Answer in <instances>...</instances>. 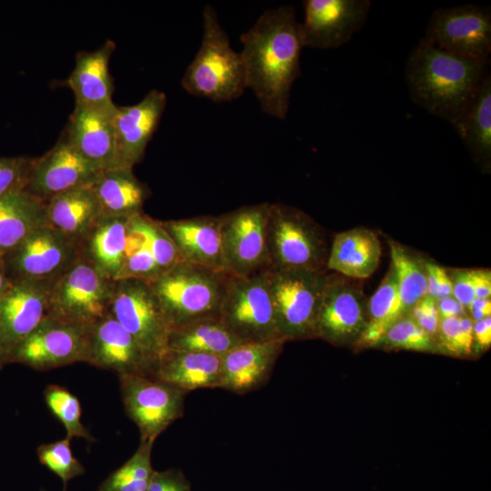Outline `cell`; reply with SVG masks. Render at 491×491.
I'll return each instance as SVG.
<instances>
[{
	"mask_svg": "<svg viewBox=\"0 0 491 491\" xmlns=\"http://www.w3.org/2000/svg\"><path fill=\"white\" fill-rule=\"evenodd\" d=\"M240 41L246 89L266 115L286 119L292 86L301 75L304 47L295 8L286 5L266 10Z\"/></svg>",
	"mask_w": 491,
	"mask_h": 491,
	"instance_id": "6da1fadb",
	"label": "cell"
},
{
	"mask_svg": "<svg viewBox=\"0 0 491 491\" xmlns=\"http://www.w3.org/2000/svg\"><path fill=\"white\" fill-rule=\"evenodd\" d=\"M489 60L452 55L425 38L409 53L406 80L412 100L456 128L488 75Z\"/></svg>",
	"mask_w": 491,
	"mask_h": 491,
	"instance_id": "7a4b0ae2",
	"label": "cell"
},
{
	"mask_svg": "<svg viewBox=\"0 0 491 491\" xmlns=\"http://www.w3.org/2000/svg\"><path fill=\"white\" fill-rule=\"evenodd\" d=\"M202 18L201 44L185 71L181 85L190 95L215 103L235 100L246 89L240 52L231 46L211 5H205Z\"/></svg>",
	"mask_w": 491,
	"mask_h": 491,
	"instance_id": "3957f363",
	"label": "cell"
},
{
	"mask_svg": "<svg viewBox=\"0 0 491 491\" xmlns=\"http://www.w3.org/2000/svg\"><path fill=\"white\" fill-rule=\"evenodd\" d=\"M227 276L182 260L149 285L172 330L195 320L219 316Z\"/></svg>",
	"mask_w": 491,
	"mask_h": 491,
	"instance_id": "277c9868",
	"label": "cell"
},
{
	"mask_svg": "<svg viewBox=\"0 0 491 491\" xmlns=\"http://www.w3.org/2000/svg\"><path fill=\"white\" fill-rule=\"evenodd\" d=\"M267 239L272 270L327 272L330 245L326 233L299 208L270 203Z\"/></svg>",
	"mask_w": 491,
	"mask_h": 491,
	"instance_id": "5b68a950",
	"label": "cell"
},
{
	"mask_svg": "<svg viewBox=\"0 0 491 491\" xmlns=\"http://www.w3.org/2000/svg\"><path fill=\"white\" fill-rule=\"evenodd\" d=\"M327 272L268 270L278 335L284 342L316 338V325Z\"/></svg>",
	"mask_w": 491,
	"mask_h": 491,
	"instance_id": "8992f818",
	"label": "cell"
},
{
	"mask_svg": "<svg viewBox=\"0 0 491 491\" xmlns=\"http://www.w3.org/2000/svg\"><path fill=\"white\" fill-rule=\"evenodd\" d=\"M115 280L82 256L48 290V316L88 326L109 313Z\"/></svg>",
	"mask_w": 491,
	"mask_h": 491,
	"instance_id": "52a82bcc",
	"label": "cell"
},
{
	"mask_svg": "<svg viewBox=\"0 0 491 491\" xmlns=\"http://www.w3.org/2000/svg\"><path fill=\"white\" fill-rule=\"evenodd\" d=\"M266 272L227 276L219 317L244 344L281 340Z\"/></svg>",
	"mask_w": 491,
	"mask_h": 491,
	"instance_id": "ba28073f",
	"label": "cell"
},
{
	"mask_svg": "<svg viewBox=\"0 0 491 491\" xmlns=\"http://www.w3.org/2000/svg\"><path fill=\"white\" fill-rule=\"evenodd\" d=\"M109 313L155 366L168 350L171 327L149 283L136 278L115 280Z\"/></svg>",
	"mask_w": 491,
	"mask_h": 491,
	"instance_id": "9c48e42d",
	"label": "cell"
},
{
	"mask_svg": "<svg viewBox=\"0 0 491 491\" xmlns=\"http://www.w3.org/2000/svg\"><path fill=\"white\" fill-rule=\"evenodd\" d=\"M270 203L244 205L219 215L225 272L250 276L271 269L267 224Z\"/></svg>",
	"mask_w": 491,
	"mask_h": 491,
	"instance_id": "30bf717a",
	"label": "cell"
},
{
	"mask_svg": "<svg viewBox=\"0 0 491 491\" xmlns=\"http://www.w3.org/2000/svg\"><path fill=\"white\" fill-rule=\"evenodd\" d=\"M80 257V244L46 224L31 233L2 262L13 285L53 283Z\"/></svg>",
	"mask_w": 491,
	"mask_h": 491,
	"instance_id": "8fae6325",
	"label": "cell"
},
{
	"mask_svg": "<svg viewBox=\"0 0 491 491\" xmlns=\"http://www.w3.org/2000/svg\"><path fill=\"white\" fill-rule=\"evenodd\" d=\"M126 416L136 425L140 440H154L184 415L187 393L153 376L120 375Z\"/></svg>",
	"mask_w": 491,
	"mask_h": 491,
	"instance_id": "7c38bea8",
	"label": "cell"
},
{
	"mask_svg": "<svg viewBox=\"0 0 491 491\" xmlns=\"http://www.w3.org/2000/svg\"><path fill=\"white\" fill-rule=\"evenodd\" d=\"M360 281L326 273L316 338L336 346L358 342L368 320V299Z\"/></svg>",
	"mask_w": 491,
	"mask_h": 491,
	"instance_id": "4fadbf2b",
	"label": "cell"
},
{
	"mask_svg": "<svg viewBox=\"0 0 491 491\" xmlns=\"http://www.w3.org/2000/svg\"><path fill=\"white\" fill-rule=\"evenodd\" d=\"M423 38L463 58L489 60L490 7L466 4L438 8L432 13Z\"/></svg>",
	"mask_w": 491,
	"mask_h": 491,
	"instance_id": "5bb4252c",
	"label": "cell"
},
{
	"mask_svg": "<svg viewBox=\"0 0 491 491\" xmlns=\"http://www.w3.org/2000/svg\"><path fill=\"white\" fill-rule=\"evenodd\" d=\"M88 326L47 316L15 347L8 364L17 363L36 371H48L86 363Z\"/></svg>",
	"mask_w": 491,
	"mask_h": 491,
	"instance_id": "9a60e30c",
	"label": "cell"
},
{
	"mask_svg": "<svg viewBox=\"0 0 491 491\" xmlns=\"http://www.w3.org/2000/svg\"><path fill=\"white\" fill-rule=\"evenodd\" d=\"M299 23L304 47L331 49L347 43L365 24L369 0H306Z\"/></svg>",
	"mask_w": 491,
	"mask_h": 491,
	"instance_id": "2e32d148",
	"label": "cell"
},
{
	"mask_svg": "<svg viewBox=\"0 0 491 491\" xmlns=\"http://www.w3.org/2000/svg\"><path fill=\"white\" fill-rule=\"evenodd\" d=\"M182 258L160 221L144 213L130 218L120 278L150 283Z\"/></svg>",
	"mask_w": 491,
	"mask_h": 491,
	"instance_id": "e0dca14e",
	"label": "cell"
},
{
	"mask_svg": "<svg viewBox=\"0 0 491 491\" xmlns=\"http://www.w3.org/2000/svg\"><path fill=\"white\" fill-rule=\"evenodd\" d=\"M98 171L63 133L49 151L35 157L25 190L47 202L59 194L89 185Z\"/></svg>",
	"mask_w": 491,
	"mask_h": 491,
	"instance_id": "ac0fdd59",
	"label": "cell"
},
{
	"mask_svg": "<svg viewBox=\"0 0 491 491\" xmlns=\"http://www.w3.org/2000/svg\"><path fill=\"white\" fill-rule=\"evenodd\" d=\"M86 363L118 376H151L154 367L135 338L110 313L87 327Z\"/></svg>",
	"mask_w": 491,
	"mask_h": 491,
	"instance_id": "d6986e66",
	"label": "cell"
},
{
	"mask_svg": "<svg viewBox=\"0 0 491 491\" xmlns=\"http://www.w3.org/2000/svg\"><path fill=\"white\" fill-rule=\"evenodd\" d=\"M52 283L14 284L0 300V350L4 365L15 347L48 316Z\"/></svg>",
	"mask_w": 491,
	"mask_h": 491,
	"instance_id": "ffe728a7",
	"label": "cell"
},
{
	"mask_svg": "<svg viewBox=\"0 0 491 491\" xmlns=\"http://www.w3.org/2000/svg\"><path fill=\"white\" fill-rule=\"evenodd\" d=\"M116 105L92 107L75 104L64 135L99 170L120 166L114 115Z\"/></svg>",
	"mask_w": 491,
	"mask_h": 491,
	"instance_id": "44dd1931",
	"label": "cell"
},
{
	"mask_svg": "<svg viewBox=\"0 0 491 491\" xmlns=\"http://www.w3.org/2000/svg\"><path fill=\"white\" fill-rule=\"evenodd\" d=\"M166 101L164 92L154 89L135 105L116 106L114 125L120 166L134 167L143 160Z\"/></svg>",
	"mask_w": 491,
	"mask_h": 491,
	"instance_id": "7402d4cb",
	"label": "cell"
},
{
	"mask_svg": "<svg viewBox=\"0 0 491 491\" xmlns=\"http://www.w3.org/2000/svg\"><path fill=\"white\" fill-rule=\"evenodd\" d=\"M283 340L237 346L220 356V388L238 395L259 389L269 380L284 347Z\"/></svg>",
	"mask_w": 491,
	"mask_h": 491,
	"instance_id": "603a6c76",
	"label": "cell"
},
{
	"mask_svg": "<svg viewBox=\"0 0 491 491\" xmlns=\"http://www.w3.org/2000/svg\"><path fill=\"white\" fill-rule=\"evenodd\" d=\"M160 224L183 261L225 272L219 216L199 215Z\"/></svg>",
	"mask_w": 491,
	"mask_h": 491,
	"instance_id": "cb8c5ba5",
	"label": "cell"
},
{
	"mask_svg": "<svg viewBox=\"0 0 491 491\" xmlns=\"http://www.w3.org/2000/svg\"><path fill=\"white\" fill-rule=\"evenodd\" d=\"M115 44L106 40L93 51H80L75 65L66 80L75 104L92 107H110L113 102L114 83L109 73V61Z\"/></svg>",
	"mask_w": 491,
	"mask_h": 491,
	"instance_id": "d4e9b609",
	"label": "cell"
},
{
	"mask_svg": "<svg viewBox=\"0 0 491 491\" xmlns=\"http://www.w3.org/2000/svg\"><path fill=\"white\" fill-rule=\"evenodd\" d=\"M89 185L104 217L130 218L140 215L150 195L148 186L128 166L100 170Z\"/></svg>",
	"mask_w": 491,
	"mask_h": 491,
	"instance_id": "484cf974",
	"label": "cell"
},
{
	"mask_svg": "<svg viewBox=\"0 0 491 491\" xmlns=\"http://www.w3.org/2000/svg\"><path fill=\"white\" fill-rule=\"evenodd\" d=\"M381 243L375 232L355 227L337 233L330 245L327 272L363 280L377 269L381 258Z\"/></svg>",
	"mask_w": 491,
	"mask_h": 491,
	"instance_id": "4316f807",
	"label": "cell"
},
{
	"mask_svg": "<svg viewBox=\"0 0 491 491\" xmlns=\"http://www.w3.org/2000/svg\"><path fill=\"white\" fill-rule=\"evenodd\" d=\"M220 368V356L167 350L155 365L151 376L189 393L200 388L219 387Z\"/></svg>",
	"mask_w": 491,
	"mask_h": 491,
	"instance_id": "83f0119b",
	"label": "cell"
},
{
	"mask_svg": "<svg viewBox=\"0 0 491 491\" xmlns=\"http://www.w3.org/2000/svg\"><path fill=\"white\" fill-rule=\"evenodd\" d=\"M45 204L47 225L79 244L102 217L89 185L59 194Z\"/></svg>",
	"mask_w": 491,
	"mask_h": 491,
	"instance_id": "f1b7e54d",
	"label": "cell"
},
{
	"mask_svg": "<svg viewBox=\"0 0 491 491\" xmlns=\"http://www.w3.org/2000/svg\"><path fill=\"white\" fill-rule=\"evenodd\" d=\"M130 218L102 216L80 243L81 256L112 280L123 269Z\"/></svg>",
	"mask_w": 491,
	"mask_h": 491,
	"instance_id": "f546056e",
	"label": "cell"
},
{
	"mask_svg": "<svg viewBox=\"0 0 491 491\" xmlns=\"http://www.w3.org/2000/svg\"><path fill=\"white\" fill-rule=\"evenodd\" d=\"M46 204L25 190L0 199V260L46 225Z\"/></svg>",
	"mask_w": 491,
	"mask_h": 491,
	"instance_id": "4dcf8cb0",
	"label": "cell"
},
{
	"mask_svg": "<svg viewBox=\"0 0 491 491\" xmlns=\"http://www.w3.org/2000/svg\"><path fill=\"white\" fill-rule=\"evenodd\" d=\"M242 343L219 316L201 318L175 327L168 337V350L222 356Z\"/></svg>",
	"mask_w": 491,
	"mask_h": 491,
	"instance_id": "1f68e13d",
	"label": "cell"
},
{
	"mask_svg": "<svg viewBox=\"0 0 491 491\" xmlns=\"http://www.w3.org/2000/svg\"><path fill=\"white\" fill-rule=\"evenodd\" d=\"M475 162L488 171L491 164V77L484 79L466 114L455 128Z\"/></svg>",
	"mask_w": 491,
	"mask_h": 491,
	"instance_id": "d6a6232c",
	"label": "cell"
},
{
	"mask_svg": "<svg viewBox=\"0 0 491 491\" xmlns=\"http://www.w3.org/2000/svg\"><path fill=\"white\" fill-rule=\"evenodd\" d=\"M406 316L403 306L396 274L390 266L381 284L368 299V320L360 339L359 346H376L386 331Z\"/></svg>",
	"mask_w": 491,
	"mask_h": 491,
	"instance_id": "836d02e7",
	"label": "cell"
},
{
	"mask_svg": "<svg viewBox=\"0 0 491 491\" xmlns=\"http://www.w3.org/2000/svg\"><path fill=\"white\" fill-rule=\"evenodd\" d=\"M388 245L400 298L408 315L410 310L426 296L425 260L394 240H388Z\"/></svg>",
	"mask_w": 491,
	"mask_h": 491,
	"instance_id": "e575fe53",
	"label": "cell"
},
{
	"mask_svg": "<svg viewBox=\"0 0 491 491\" xmlns=\"http://www.w3.org/2000/svg\"><path fill=\"white\" fill-rule=\"evenodd\" d=\"M154 440H140L133 456L112 472L97 491H148L155 469L152 466Z\"/></svg>",
	"mask_w": 491,
	"mask_h": 491,
	"instance_id": "d590c367",
	"label": "cell"
},
{
	"mask_svg": "<svg viewBox=\"0 0 491 491\" xmlns=\"http://www.w3.org/2000/svg\"><path fill=\"white\" fill-rule=\"evenodd\" d=\"M44 399L49 411L64 426L65 437L95 441L82 423V409L78 398L68 389L54 384L48 385L44 390Z\"/></svg>",
	"mask_w": 491,
	"mask_h": 491,
	"instance_id": "8d00e7d4",
	"label": "cell"
},
{
	"mask_svg": "<svg viewBox=\"0 0 491 491\" xmlns=\"http://www.w3.org/2000/svg\"><path fill=\"white\" fill-rule=\"evenodd\" d=\"M71 439L65 437L37 447V456L40 464L56 475L64 484L66 491L67 484L75 477L85 472L83 464L73 455Z\"/></svg>",
	"mask_w": 491,
	"mask_h": 491,
	"instance_id": "74e56055",
	"label": "cell"
},
{
	"mask_svg": "<svg viewBox=\"0 0 491 491\" xmlns=\"http://www.w3.org/2000/svg\"><path fill=\"white\" fill-rule=\"evenodd\" d=\"M379 345L393 349L418 352H434L437 348L436 339L421 328L409 315L396 322L381 338L377 346Z\"/></svg>",
	"mask_w": 491,
	"mask_h": 491,
	"instance_id": "f35d334b",
	"label": "cell"
},
{
	"mask_svg": "<svg viewBox=\"0 0 491 491\" xmlns=\"http://www.w3.org/2000/svg\"><path fill=\"white\" fill-rule=\"evenodd\" d=\"M438 344L446 352L455 356L471 354L474 345L473 321L466 315L440 319Z\"/></svg>",
	"mask_w": 491,
	"mask_h": 491,
	"instance_id": "ab89813d",
	"label": "cell"
},
{
	"mask_svg": "<svg viewBox=\"0 0 491 491\" xmlns=\"http://www.w3.org/2000/svg\"><path fill=\"white\" fill-rule=\"evenodd\" d=\"M35 157H0V199L25 190Z\"/></svg>",
	"mask_w": 491,
	"mask_h": 491,
	"instance_id": "60d3db41",
	"label": "cell"
},
{
	"mask_svg": "<svg viewBox=\"0 0 491 491\" xmlns=\"http://www.w3.org/2000/svg\"><path fill=\"white\" fill-rule=\"evenodd\" d=\"M426 271V296L436 301L451 296L453 284L448 271L436 263L425 260Z\"/></svg>",
	"mask_w": 491,
	"mask_h": 491,
	"instance_id": "b9f144b4",
	"label": "cell"
},
{
	"mask_svg": "<svg viewBox=\"0 0 491 491\" xmlns=\"http://www.w3.org/2000/svg\"><path fill=\"white\" fill-rule=\"evenodd\" d=\"M408 315L421 328L436 339L438 334L440 316L435 298L426 296L410 310Z\"/></svg>",
	"mask_w": 491,
	"mask_h": 491,
	"instance_id": "7bdbcfd3",
	"label": "cell"
},
{
	"mask_svg": "<svg viewBox=\"0 0 491 491\" xmlns=\"http://www.w3.org/2000/svg\"><path fill=\"white\" fill-rule=\"evenodd\" d=\"M452 284L454 296L466 309L475 300V269H453L448 271Z\"/></svg>",
	"mask_w": 491,
	"mask_h": 491,
	"instance_id": "ee69618b",
	"label": "cell"
},
{
	"mask_svg": "<svg viewBox=\"0 0 491 491\" xmlns=\"http://www.w3.org/2000/svg\"><path fill=\"white\" fill-rule=\"evenodd\" d=\"M148 491H191V485L180 469L155 470Z\"/></svg>",
	"mask_w": 491,
	"mask_h": 491,
	"instance_id": "f6af8a7d",
	"label": "cell"
},
{
	"mask_svg": "<svg viewBox=\"0 0 491 491\" xmlns=\"http://www.w3.org/2000/svg\"><path fill=\"white\" fill-rule=\"evenodd\" d=\"M475 296L476 298H490L491 271L489 268L475 269Z\"/></svg>",
	"mask_w": 491,
	"mask_h": 491,
	"instance_id": "bcb514c9",
	"label": "cell"
},
{
	"mask_svg": "<svg viewBox=\"0 0 491 491\" xmlns=\"http://www.w3.org/2000/svg\"><path fill=\"white\" fill-rule=\"evenodd\" d=\"M436 305L440 319L466 315V308L452 296L437 300Z\"/></svg>",
	"mask_w": 491,
	"mask_h": 491,
	"instance_id": "7dc6e473",
	"label": "cell"
},
{
	"mask_svg": "<svg viewBox=\"0 0 491 491\" xmlns=\"http://www.w3.org/2000/svg\"><path fill=\"white\" fill-rule=\"evenodd\" d=\"M474 341L482 348L491 345V316L473 322Z\"/></svg>",
	"mask_w": 491,
	"mask_h": 491,
	"instance_id": "c3c4849f",
	"label": "cell"
},
{
	"mask_svg": "<svg viewBox=\"0 0 491 491\" xmlns=\"http://www.w3.org/2000/svg\"><path fill=\"white\" fill-rule=\"evenodd\" d=\"M467 310L479 311L487 316H491V300L490 298H475Z\"/></svg>",
	"mask_w": 491,
	"mask_h": 491,
	"instance_id": "681fc988",
	"label": "cell"
},
{
	"mask_svg": "<svg viewBox=\"0 0 491 491\" xmlns=\"http://www.w3.org/2000/svg\"><path fill=\"white\" fill-rule=\"evenodd\" d=\"M13 284L9 281L2 260H0V297L3 296L12 287Z\"/></svg>",
	"mask_w": 491,
	"mask_h": 491,
	"instance_id": "f907efd6",
	"label": "cell"
},
{
	"mask_svg": "<svg viewBox=\"0 0 491 491\" xmlns=\"http://www.w3.org/2000/svg\"><path fill=\"white\" fill-rule=\"evenodd\" d=\"M4 362H3V358H2V354H1V350H0V370L3 368L4 366Z\"/></svg>",
	"mask_w": 491,
	"mask_h": 491,
	"instance_id": "816d5d0a",
	"label": "cell"
},
{
	"mask_svg": "<svg viewBox=\"0 0 491 491\" xmlns=\"http://www.w3.org/2000/svg\"><path fill=\"white\" fill-rule=\"evenodd\" d=\"M2 297V296H1ZM1 297H0V300H1Z\"/></svg>",
	"mask_w": 491,
	"mask_h": 491,
	"instance_id": "f5cc1de1",
	"label": "cell"
}]
</instances>
